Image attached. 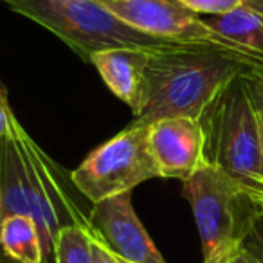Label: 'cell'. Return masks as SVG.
Returning a JSON list of instances; mask_svg holds the SVG:
<instances>
[{
	"label": "cell",
	"instance_id": "7",
	"mask_svg": "<svg viewBox=\"0 0 263 263\" xmlns=\"http://www.w3.org/2000/svg\"><path fill=\"white\" fill-rule=\"evenodd\" d=\"M121 22L136 31L175 44L213 45L261 60L218 34L180 0H99Z\"/></svg>",
	"mask_w": 263,
	"mask_h": 263
},
{
	"label": "cell",
	"instance_id": "20",
	"mask_svg": "<svg viewBox=\"0 0 263 263\" xmlns=\"http://www.w3.org/2000/svg\"><path fill=\"white\" fill-rule=\"evenodd\" d=\"M202 263H254V259L249 256V252L245 251L243 245L233 249V251L226 252V254L218 256V258L211 259V261H202Z\"/></svg>",
	"mask_w": 263,
	"mask_h": 263
},
{
	"label": "cell",
	"instance_id": "15",
	"mask_svg": "<svg viewBox=\"0 0 263 263\" xmlns=\"http://www.w3.org/2000/svg\"><path fill=\"white\" fill-rule=\"evenodd\" d=\"M193 13L208 16H222L247 4V0H180Z\"/></svg>",
	"mask_w": 263,
	"mask_h": 263
},
{
	"label": "cell",
	"instance_id": "1",
	"mask_svg": "<svg viewBox=\"0 0 263 263\" xmlns=\"http://www.w3.org/2000/svg\"><path fill=\"white\" fill-rule=\"evenodd\" d=\"M249 69H263V60L213 45L180 44L150 52L134 121L152 124L166 117L200 119L216 96Z\"/></svg>",
	"mask_w": 263,
	"mask_h": 263
},
{
	"label": "cell",
	"instance_id": "11",
	"mask_svg": "<svg viewBox=\"0 0 263 263\" xmlns=\"http://www.w3.org/2000/svg\"><path fill=\"white\" fill-rule=\"evenodd\" d=\"M31 216V186L15 134L0 139V220Z\"/></svg>",
	"mask_w": 263,
	"mask_h": 263
},
{
	"label": "cell",
	"instance_id": "18",
	"mask_svg": "<svg viewBox=\"0 0 263 263\" xmlns=\"http://www.w3.org/2000/svg\"><path fill=\"white\" fill-rule=\"evenodd\" d=\"M245 83H247L251 101L254 108L263 112V69H251L245 72Z\"/></svg>",
	"mask_w": 263,
	"mask_h": 263
},
{
	"label": "cell",
	"instance_id": "9",
	"mask_svg": "<svg viewBox=\"0 0 263 263\" xmlns=\"http://www.w3.org/2000/svg\"><path fill=\"white\" fill-rule=\"evenodd\" d=\"M92 231L126 263H166L134 211L132 193L98 202L88 215Z\"/></svg>",
	"mask_w": 263,
	"mask_h": 263
},
{
	"label": "cell",
	"instance_id": "19",
	"mask_svg": "<svg viewBox=\"0 0 263 263\" xmlns=\"http://www.w3.org/2000/svg\"><path fill=\"white\" fill-rule=\"evenodd\" d=\"M92 261L94 263H121L119 258L106 247V243L92 231Z\"/></svg>",
	"mask_w": 263,
	"mask_h": 263
},
{
	"label": "cell",
	"instance_id": "23",
	"mask_svg": "<svg viewBox=\"0 0 263 263\" xmlns=\"http://www.w3.org/2000/svg\"><path fill=\"white\" fill-rule=\"evenodd\" d=\"M119 261H121V263H126V261H123V259H119Z\"/></svg>",
	"mask_w": 263,
	"mask_h": 263
},
{
	"label": "cell",
	"instance_id": "5",
	"mask_svg": "<svg viewBox=\"0 0 263 263\" xmlns=\"http://www.w3.org/2000/svg\"><path fill=\"white\" fill-rule=\"evenodd\" d=\"M159 177L150 150V124L134 121L83 159L70 173L74 187L92 204L132 190Z\"/></svg>",
	"mask_w": 263,
	"mask_h": 263
},
{
	"label": "cell",
	"instance_id": "12",
	"mask_svg": "<svg viewBox=\"0 0 263 263\" xmlns=\"http://www.w3.org/2000/svg\"><path fill=\"white\" fill-rule=\"evenodd\" d=\"M205 22L218 34L263 60V6L256 0L222 16H209Z\"/></svg>",
	"mask_w": 263,
	"mask_h": 263
},
{
	"label": "cell",
	"instance_id": "17",
	"mask_svg": "<svg viewBox=\"0 0 263 263\" xmlns=\"http://www.w3.org/2000/svg\"><path fill=\"white\" fill-rule=\"evenodd\" d=\"M15 121L16 117L8 103V92H6V87L0 81V139H6V137L11 136Z\"/></svg>",
	"mask_w": 263,
	"mask_h": 263
},
{
	"label": "cell",
	"instance_id": "6",
	"mask_svg": "<svg viewBox=\"0 0 263 263\" xmlns=\"http://www.w3.org/2000/svg\"><path fill=\"white\" fill-rule=\"evenodd\" d=\"M13 134L18 143L31 186V218L40 234L44 259L54 258V243L62 227L80 223L88 226V218L81 215L76 202L67 190L63 170L34 143V139L18 123L13 124Z\"/></svg>",
	"mask_w": 263,
	"mask_h": 263
},
{
	"label": "cell",
	"instance_id": "10",
	"mask_svg": "<svg viewBox=\"0 0 263 263\" xmlns=\"http://www.w3.org/2000/svg\"><path fill=\"white\" fill-rule=\"evenodd\" d=\"M148 60L150 51L121 47L96 52L90 58V63L96 67L110 92L130 106L132 114H136L143 98Z\"/></svg>",
	"mask_w": 263,
	"mask_h": 263
},
{
	"label": "cell",
	"instance_id": "4",
	"mask_svg": "<svg viewBox=\"0 0 263 263\" xmlns=\"http://www.w3.org/2000/svg\"><path fill=\"white\" fill-rule=\"evenodd\" d=\"M182 195L197 222L204 261L243 245L254 222L263 215L251 197L213 164L187 179Z\"/></svg>",
	"mask_w": 263,
	"mask_h": 263
},
{
	"label": "cell",
	"instance_id": "2",
	"mask_svg": "<svg viewBox=\"0 0 263 263\" xmlns=\"http://www.w3.org/2000/svg\"><path fill=\"white\" fill-rule=\"evenodd\" d=\"M200 123L209 164L227 173L263 213L261 141L245 72L216 96L202 114Z\"/></svg>",
	"mask_w": 263,
	"mask_h": 263
},
{
	"label": "cell",
	"instance_id": "22",
	"mask_svg": "<svg viewBox=\"0 0 263 263\" xmlns=\"http://www.w3.org/2000/svg\"><path fill=\"white\" fill-rule=\"evenodd\" d=\"M256 2H259V4H261V6H263V0H256Z\"/></svg>",
	"mask_w": 263,
	"mask_h": 263
},
{
	"label": "cell",
	"instance_id": "14",
	"mask_svg": "<svg viewBox=\"0 0 263 263\" xmlns=\"http://www.w3.org/2000/svg\"><path fill=\"white\" fill-rule=\"evenodd\" d=\"M56 263H94L92 261V227L72 223L60 229L54 243Z\"/></svg>",
	"mask_w": 263,
	"mask_h": 263
},
{
	"label": "cell",
	"instance_id": "13",
	"mask_svg": "<svg viewBox=\"0 0 263 263\" xmlns=\"http://www.w3.org/2000/svg\"><path fill=\"white\" fill-rule=\"evenodd\" d=\"M0 247L18 263H45L40 234L31 216L11 215L0 220Z\"/></svg>",
	"mask_w": 263,
	"mask_h": 263
},
{
	"label": "cell",
	"instance_id": "3",
	"mask_svg": "<svg viewBox=\"0 0 263 263\" xmlns=\"http://www.w3.org/2000/svg\"><path fill=\"white\" fill-rule=\"evenodd\" d=\"M13 13L40 24L69 45L83 62L106 49L164 51L175 42L155 38L121 22L99 0H0Z\"/></svg>",
	"mask_w": 263,
	"mask_h": 263
},
{
	"label": "cell",
	"instance_id": "16",
	"mask_svg": "<svg viewBox=\"0 0 263 263\" xmlns=\"http://www.w3.org/2000/svg\"><path fill=\"white\" fill-rule=\"evenodd\" d=\"M243 247L254 263H263V215L254 222L251 233L243 240Z\"/></svg>",
	"mask_w": 263,
	"mask_h": 263
},
{
	"label": "cell",
	"instance_id": "21",
	"mask_svg": "<svg viewBox=\"0 0 263 263\" xmlns=\"http://www.w3.org/2000/svg\"><path fill=\"white\" fill-rule=\"evenodd\" d=\"M256 110V117H258V128H259V141H261V154H263V112L258 108Z\"/></svg>",
	"mask_w": 263,
	"mask_h": 263
},
{
	"label": "cell",
	"instance_id": "8",
	"mask_svg": "<svg viewBox=\"0 0 263 263\" xmlns=\"http://www.w3.org/2000/svg\"><path fill=\"white\" fill-rule=\"evenodd\" d=\"M150 150L161 179L186 182L209 166L205 132L195 117H166L150 124Z\"/></svg>",
	"mask_w": 263,
	"mask_h": 263
}]
</instances>
